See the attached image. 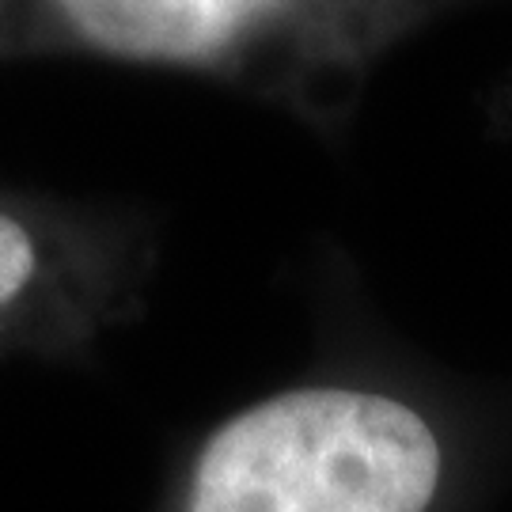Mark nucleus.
<instances>
[{"mask_svg":"<svg viewBox=\"0 0 512 512\" xmlns=\"http://www.w3.org/2000/svg\"><path fill=\"white\" fill-rule=\"evenodd\" d=\"M152 251L129 220L0 198V353L65 357L129 323Z\"/></svg>","mask_w":512,"mask_h":512,"instance_id":"7ed1b4c3","label":"nucleus"},{"mask_svg":"<svg viewBox=\"0 0 512 512\" xmlns=\"http://www.w3.org/2000/svg\"><path fill=\"white\" fill-rule=\"evenodd\" d=\"M444 448L418 410L357 384H300L198 444L164 512H429Z\"/></svg>","mask_w":512,"mask_h":512,"instance_id":"f03ea898","label":"nucleus"},{"mask_svg":"<svg viewBox=\"0 0 512 512\" xmlns=\"http://www.w3.org/2000/svg\"><path fill=\"white\" fill-rule=\"evenodd\" d=\"M459 0H0V65L92 57L205 76L338 133L399 42Z\"/></svg>","mask_w":512,"mask_h":512,"instance_id":"f257e3e1","label":"nucleus"}]
</instances>
